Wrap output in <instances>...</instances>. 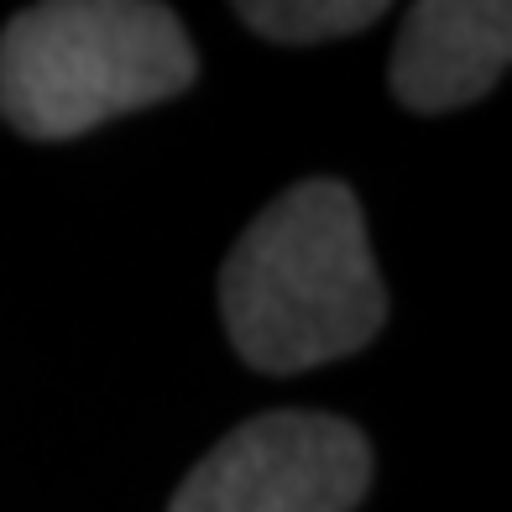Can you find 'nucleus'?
<instances>
[{
    "mask_svg": "<svg viewBox=\"0 0 512 512\" xmlns=\"http://www.w3.org/2000/svg\"><path fill=\"white\" fill-rule=\"evenodd\" d=\"M220 314L236 356L267 377L361 351L387 319V288L356 194L340 178L277 194L225 256Z\"/></svg>",
    "mask_w": 512,
    "mask_h": 512,
    "instance_id": "nucleus-1",
    "label": "nucleus"
},
{
    "mask_svg": "<svg viewBox=\"0 0 512 512\" xmlns=\"http://www.w3.org/2000/svg\"><path fill=\"white\" fill-rule=\"evenodd\" d=\"M194 74V42L168 6L48 0L0 32V121L32 142H68L183 95Z\"/></svg>",
    "mask_w": 512,
    "mask_h": 512,
    "instance_id": "nucleus-2",
    "label": "nucleus"
},
{
    "mask_svg": "<svg viewBox=\"0 0 512 512\" xmlns=\"http://www.w3.org/2000/svg\"><path fill=\"white\" fill-rule=\"evenodd\" d=\"M371 486V450L351 418L262 413L209 450L168 512H351Z\"/></svg>",
    "mask_w": 512,
    "mask_h": 512,
    "instance_id": "nucleus-3",
    "label": "nucleus"
},
{
    "mask_svg": "<svg viewBox=\"0 0 512 512\" xmlns=\"http://www.w3.org/2000/svg\"><path fill=\"white\" fill-rule=\"evenodd\" d=\"M512 58V11L502 0H424L392 48V95L418 115L481 100Z\"/></svg>",
    "mask_w": 512,
    "mask_h": 512,
    "instance_id": "nucleus-4",
    "label": "nucleus"
},
{
    "mask_svg": "<svg viewBox=\"0 0 512 512\" xmlns=\"http://www.w3.org/2000/svg\"><path fill=\"white\" fill-rule=\"evenodd\" d=\"M236 16L267 42H335L382 21L387 6H377V0H277V6L246 0V6H236Z\"/></svg>",
    "mask_w": 512,
    "mask_h": 512,
    "instance_id": "nucleus-5",
    "label": "nucleus"
}]
</instances>
